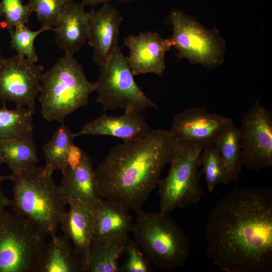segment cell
Returning a JSON list of instances; mask_svg holds the SVG:
<instances>
[{"label": "cell", "instance_id": "cell-28", "mask_svg": "<svg viewBox=\"0 0 272 272\" xmlns=\"http://www.w3.org/2000/svg\"><path fill=\"white\" fill-rule=\"evenodd\" d=\"M74 0H29L28 5L43 27L52 30L64 8Z\"/></svg>", "mask_w": 272, "mask_h": 272}, {"label": "cell", "instance_id": "cell-17", "mask_svg": "<svg viewBox=\"0 0 272 272\" xmlns=\"http://www.w3.org/2000/svg\"><path fill=\"white\" fill-rule=\"evenodd\" d=\"M43 249L37 272H87L88 265L65 236H50Z\"/></svg>", "mask_w": 272, "mask_h": 272}, {"label": "cell", "instance_id": "cell-10", "mask_svg": "<svg viewBox=\"0 0 272 272\" xmlns=\"http://www.w3.org/2000/svg\"><path fill=\"white\" fill-rule=\"evenodd\" d=\"M239 129L243 166L252 171L271 167V111L255 101L243 116Z\"/></svg>", "mask_w": 272, "mask_h": 272}, {"label": "cell", "instance_id": "cell-2", "mask_svg": "<svg viewBox=\"0 0 272 272\" xmlns=\"http://www.w3.org/2000/svg\"><path fill=\"white\" fill-rule=\"evenodd\" d=\"M177 142L170 130L150 128L112 148L94 170L99 196L127 211L142 209L170 162Z\"/></svg>", "mask_w": 272, "mask_h": 272}, {"label": "cell", "instance_id": "cell-14", "mask_svg": "<svg viewBox=\"0 0 272 272\" xmlns=\"http://www.w3.org/2000/svg\"><path fill=\"white\" fill-rule=\"evenodd\" d=\"M129 50L126 58L133 76L153 73L162 76L165 69V57L172 44L155 32L131 35L124 40Z\"/></svg>", "mask_w": 272, "mask_h": 272}, {"label": "cell", "instance_id": "cell-15", "mask_svg": "<svg viewBox=\"0 0 272 272\" xmlns=\"http://www.w3.org/2000/svg\"><path fill=\"white\" fill-rule=\"evenodd\" d=\"M82 3L68 4L59 16L52 31L54 41L65 54H74L80 50L89 36V13Z\"/></svg>", "mask_w": 272, "mask_h": 272}, {"label": "cell", "instance_id": "cell-11", "mask_svg": "<svg viewBox=\"0 0 272 272\" xmlns=\"http://www.w3.org/2000/svg\"><path fill=\"white\" fill-rule=\"evenodd\" d=\"M44 71L23 56L16 54L3 58L0 65V100L12 101L33 113Z\"/></svg>", "mask_w": 272, "mask_h": 272}, {"label": "cell", "instance_id": "cell-9", "mask_svg": "<svg viewBox=\"0 0 272 272\" xmlns=\"http://www.w3.org/2000/svg\"><path fill=\"white\" fill-rule=\"evenodd\" d=\"M173 33L170 38L179 58L213 69L224 59L226 45L217 30L208 29L182 10L171 11Z\"/></svg>", "mask_w": 272, "mask_h": 272}, {"label": "cell", "instance_id": "cell-6", "mask_svg": "<svg viewBox=\"0 0 272 272\" xmlns=\"http://www.w3.org/2000/svg\"><path fill=\"white\" fill-rule=\"evenodd\" d=\"M48 235L25 216L0 213V272H37Z\"/></svg>", "mask_w": 272, "mask_h": 272}, {"label": "cell", "instance_id": "cell-5", "mask_svg": "<svg viewBox=\"0 0 272 272\" xmlns=\"http://www.w3.org/2000/svg\"><path fill=\"white\" fill-rule=\"evenodd\" d=\"M131 232L151 264L170 270L185 265L190 254L189 239L167 215L136 212Z\"/></svg>", "mask_w": 272, "mask_h": 272}, {"label": "cell", "instance_id": "cell-3", "mask_svg": "<svg viewBox=\"0 0 272 272\" xmlns=\"http://www.w3.org/2000/svg\"><path fill=\"white\" fill-rule=\"evenodd\" d=\"M52 174L35 166L21 174L9 175L13 183L10 207L37 225L48 236L56 233L67 200Z\"/></svg>", "mask_w": 272, "mask_h": 272}, {"label": "cell", "instance_id": "cell-1", "mask_svg": "<svg viewBox=\"0 0 272 272\" xmlns=\"http://www.w3.org/2000/svg\"><path fill=\"white\" fill-rule=\"evenodd\" d=\"M207 255L225 272L272 271V188H233L208 217Z\"/></svg>", "mask_w": 272, "mask_h": 272}, {"label": "cell", "instance_id": "cell-8", "mask_svg": "<svg viewBox=\"0 0 272 272\" xmlns=\"http://www.w3.org/2000/svg\"><path fill=\"white\" fill-rule=\"evenodd\" d=\"M126 57L119 47L105 65L100 66L96 82L97 102L104 110L123 109L125 113H140L156 104L140 89Z\"/></svg>", "mask_w": 272, "mask_h": 272}, {"label": "cell", "instance_id": "cell-21", "mask_svg": "<svg viewBox=\"0 0 272 272\" xmlns=\"http://www.w3.org/2000/svg\"><path fill=\"white\" fill-rule=\"evenodd\" d=\"M128 239L126 235L94 238L88 272H119V259Z\"/></svg>", "mask_w": 272, "mask_h": 272}, {"label": "cell", "instance_id": "cell-24", "mask_svg": "<svg viewBox=\"0 0 272 272\" xmlns=\"http://www.w3.org/2000/svg\"><path fill=\"white\" fill-rule=\"evenodd\" d=\"M33 113L25 107L9 109L0 107V141L32 139Z\"/></svg>", "mask_w": 272, "mask_h": 272}, {"label": "cell", "instance_id": "cell-19", "mask_svg": "<svg viewBox=\"0 0 272 272\" xmlns=\"http://www.w3.org/2000/svg\"><path fill=\"white\" fill-rule=\"evenodd\" d=\"M60 185L67 200H76L95 206L101 198L95 182L92 160L84 152L80 164L74 169L66 168Z\"/></svg>", "mask_w": 272, "mask_h": 272}, {"label": "cell", "instance_id": "cell-26", "mask_svg": "<svg viewBox=\"0 0 272 272\" xmlns=\"http://www.w3.org/2000/svg\"><path fill=\"white\" fill-rule=\"evenodd\" d=\"M200 165L209 192L219 184H229L224 162L214 145L202 149Z\"/></svg>", "mask_w": 272, "mask_h": 272}, {"label": "cell", "instance_id": "cell-18", "mask_svg": "<svg viewBox=\"0 0 272 272\" xmlns=\"http://www.w3.org/2000/svg\"><path fill=\"white\" fill-rule=\"evenodd\" d=\"M150 129L140 113L124 112L118 116L103 114L86 124L76 135H108L124 141L141 135Z\"/></svg>", "mask_w": 272, "mask_h": 272}, {"label": "cell", "instance_id": "cell-34", "mask_svg": "<svg viewBox=\"0 0 272 272\" xmlns=\"http://www.w3.org/2000/svg\"><path fill=\"white\" fill-rule=\"evenodd\" d=\"M0 27H2L0 26ZM2 59H3V58L1 57V53H0V65H1V62L2 61Z\"/></svg>", "mask_w": 272, "mask_h": 272}, {"label": "cell", "instance_id": "cell-22", "mask_svg": "<svg viewBox=\"0 0 272 272\" xmlns=\"http://www.w3.org/2000/svg\"><path fill=\"white\" fill-rule=\"evenodd\" d=\"M214 145L224 162L229 182L236 180L243 166L242 153L240 129L232 119L220 131Z\"/></svg>", "mask_w": 272, "mask_h": 272}, {"label": "cell", "instance_id": "cell-25", "mask_svg": "<svg viewBox=\"0 0 272 272\" xmlns=\"http://www.w3.org/2000/svg\"><path fill=\"white\" fill-rule=\"evenodd\" d=\"M76 133L61 123L53 133L51 138L43 146L46 170L52 174L55 171L63 174L66 168V155L70 146L74 144Z\"/></svg>", "mask_w": 272, "mask_h": 272}, {"label": "cell", "instance_id": "cell-16", "mask_svg": "<svg viewBox=\"0 0 272 272\" xmlns=\"http://www.w3.org/2000/svg\"><path fill=\"white\" fill-rule=\"evenodd\" d=\"M68 206L59 226L88 266L94 239V207L72 199L68 201Z\"/></svg>", "mask_w": 272, "mask_h": 272}, {"label": "cell", "instance_id": "cell-7", "mask_svg": "<svg viewBox=\"0 0 272 272\" xmlns=\"http://www.w3.org/2000/svg\"><path fill=\"white\" fill-rule=\"evenodd\" d=\"M202 150L197 145L177 142L170 170L158 184L159 212L168 215L202 199L205 193L198 173Z\"/></svg>", "mask_w": 272, "mask_h": 272}, {"label": "cell", "instance_id": "cell-29", "mask_svg": "<svg viewBox=\"0 0 272 272\" xmlns=\"http://www.w3.org/2000/svg\"><path fill=\"white\" fill-rule=\"evenodd\" d=\"M33 13L27 4L24 5L23 0H1L0 17H4L5 28L13 30L17 26L28 23Z\"/></svg>", "mask_w": 272, "mask_h": 272}, {"label": "cell", "instance_id": "cell-27", "mask_svg": "<svg viewBox=\"0 0 272 272\" xmlns=\"http://www.w3.org/2000/svg\"><path fill=\"white\" fill-rule=\"evenodd\" d=\"M47 31L49 30L43 26L37 31H32L25 24L19 25L13 30L9 31L11 37L12 47L18 54L35 63L38 61V57L34 46L35 39L40 33Z\"/></svg>", "mask_w": 272, "mask_h": 272}, {"label": "cell", "instance_id": "cell-31", "mask_svg": "<svg viewBox=\"0 0 272 272\" xmlns=\"http://www.w3.org/2000/svg\"><path fill=\"white\" fill-rule=\"evenodd\" d=\"M84 152L74 144L69 148L66 155L67 167L70 169L76 168L80 163Z\"/></svg>", "mask_w": 272, "mask_h": 272}, {"label": "cell", "instance_id": "cell-30", "mask_svg": "<svg viewBox=\"0 0 272 272\" xmlns=\"http://www.w3.org/2000/svg\"><path fill=\"white\" fill-rule=\"evenodd\" d=\"M124 253L127 255V260L120 265L119 272L153 271L151 263L134 240L128 239Z\"/></svg>", "mask_w": 272, "mask_h": 272}, {"label": "cell", "instance_id": "cell-20", "mask_svg": "<svg viewBox=\"0 0 272 272\" xmlns=\"http://www.w3.org/2000/svg\"><path fill=\"white\" fill-rule=\"evenodd\" d=\"M133 224L128 211L108 199L101 197L94 207V238L128 235Z\"/></svg>", "mask_w": 272, "mask_h": 272}, {"label": "cell", "instance_id": "cell-33", "mask_svg": "<svg viewBox=\"0 0 272 272\" xmlns=\"http://www.w3.org/2000/svg\"><path fill=\"white\" fill-rule=\"evenodd\" d=\"M111 1H116L120 3H130L136 0H81V3L85 6L94 7L100 4L108 3Z\"/></svg>", "mask_w": 272, "mask_h": 272}, {"label": "cell", "instance_id": "cell-23", "mask_svg": "<svg viewBox=\"0 0 272 272\" xmlns=\"http://www.w3.org/2000/svg\"><path fill=\"white\" fill-rule=\"evenodd\" d=\"M0 158L14 174L37 166L38 159L33 138L0 141Z\"/></svg>", "mask_w": 272, "mask_h": 272}, {"label": "cell", "instance_id": "cell-13", "mask_svg": "<svg viewBox=\"0 0 272 272\" xmlns=\"http://www.w3.org/2000/svg\"><path fill=\"white\" fill-rule=\"evenodd\" d=\"M88 44L93 48V62L105 65L119 47V28L123 20L120 13L108 3L89 12Z\"/></svg>", "mask_w": 272, "mask_h": 272}, {"label": "cell", "instance_id": "cell-12", "mask_svg": "<svg viewBox=\"0 0 272 272\" xmlns=\"http://www.w3.org/2000/svg\"><path fill=\"white\" fill-rule=\"evenodd\" d=\"M229 119L205 108L193 107L177 113L170 130L177 142L196 145L203 149L214 144Z\"/></svg>", "mask_w": 272, "mask_h": 272}, {"label": "cell", "instance_id": "cell-32", "mask_svg": "<svg viewBox=\"0 0 272 272\" xmlns=\"http://www.w3.org/2000/svg\"><path fill=\"white\" fill-rule=\"evenodd\" d=\"M2 164L3 162L0 158V166ZM5 180H9V175L2 176L0 175V213L10 206L11 199L8 198L5 195L2 189L1 182Z\"/></svg>", "mask_w": 272, "mask_h": 272}, {"label": "cell", "instance_id": "cell-4", "mask_svg": "<svg viewBox=\"0 0 272 272\" xmlns=\"http://www.w3.org/2000/svg\"><path fill=\"white\" fill-rule=\"evenodd\" d=\"M39 98L41 113L47 121L63 123L65 117L88 104L96 91V82L89 81L74 55L64 54L43 73Z\"/></svg>", "mask_w": 272, "mask_h": 272}]
</instances>
